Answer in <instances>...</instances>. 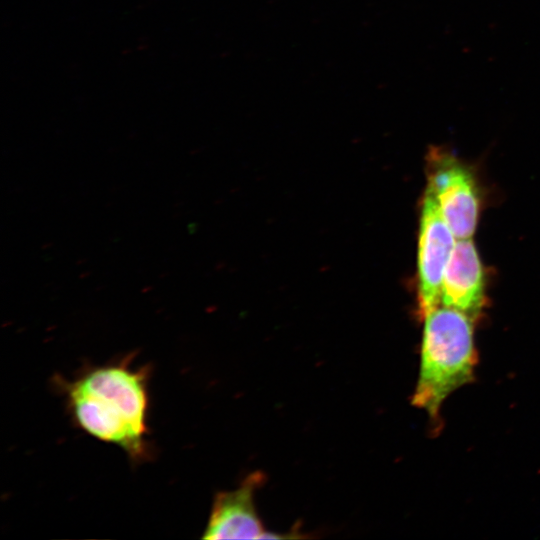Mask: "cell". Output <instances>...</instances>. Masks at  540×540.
I'll use <instances>...</instances> for the list:
<instances>
[{"label":"cell","instance_id":"5","mask_svg":"<svg viewBox=\"0 0 540 540\" xmlns=\"http://www.w3.org/2000/svg\"><path fill=\"white\" fill-rule=\"evenodd\" d=\"M258 472L236 489L216 494L203 539H264L267 533L255 506V490L262 484Z\"/></svg>","mask_w":540,"mask_h":540},{"label":"cell","instance_id":"2","mask_svg":"<svg viewBox=\"0 0 540 540\" xmlns=\"http://www.w3.org/2000/svg\"><path fill=\"white\" fill-rule=\"evenodd\" d=\"M424 319L412 404L435 419L445 400L473 380L477 364L475 321L443 305L425 314Z\"/></svg>","mask_w":540,"mask_h":540},{"label":"cell","instance_id":"6","mask_svg":"<svg viewBox=\"0 0 540 540\" xmlns=\"http://www.w3.org/2000/svg\"><path fill=\"white\" fill-rule=\"evenodd\" d=\"M485 301L484 271L475 244L471 238L457 239L443 274L440 305L475 321Z\"/></svg>","mask_w":540,"mask_h":540},{"label":"cell","instance_id":"3","mask_svg":"<svg viewBox=\"0 0 540 540\" xmlns=\"http://www.w3.org/2000/svg\"><path fill=\"white\" fill-rule=\"evenodd\" d=\"M427 158V187L444 220L457 239L471 238L480 212L479 190L473 173L443 147H432Z\"/></svg>","mask_w":540,"mask_h":540},{"label":"cell","instance_id":"1","mask_svg":"<svg viewBox=\"0 0 540 540\" xmlns=\"http://www.w3.org/2000/svg\"><path fill=\"white\" fill-rule=\"evenodd\" d=\"M148 370L128 359L82 372L63 383L72 419L88 435L119 446L130 459L148 455Z\"/></svg>","mask_w":540,"mask_h":540},{"label":"cell","instance_id":"4","mask_svg":"<svg viewBox=\"0 0 540 540\" xmlns=\"http://www.w3.org/2000/svg\"><path fill=\"white\" fill-rule=\"evenodd\" d=\"M456 240L432 191L427 187L418 240V302L423 316L441 304L443 274Z\"/></svg>","mask_w":540,"mask_h":540}]
</instances>
